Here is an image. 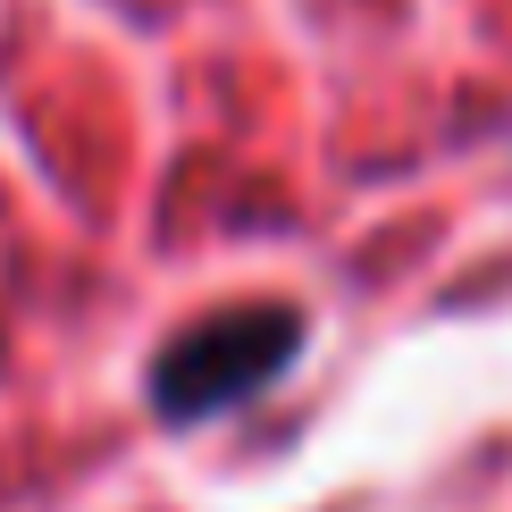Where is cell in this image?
<instances>
[{"instance_id": "obj_1", "label": "cell", "mask_w": 512, "mask_h": 512, "mask_svg": "<svg viewBox=\"0 0 512 512\" xmlns=\"http://www.w3.org/2000/svg\"><path fill=\"white\" fill-rule=\"evenodd\" d=\"M303 345V319L294 311H227L194 328L185 345H168L160 378H152V403L168 420H194V412H227V403H244L261 378L286 370V353Z\"/></svg>"}]
</instances>
